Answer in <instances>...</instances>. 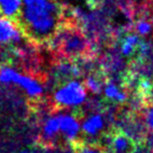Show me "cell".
<instances>
[{
    "label": "cell",
    "instance_id": "6da1fadb",
    "mask_svg": "<svg viewBox=\"0 0 153 153\" xmlns=\"http://www.w3.org/2000/svg\"><path fill=\"white\" fill-rule=\"evenodd\" d=\"M64 8L55 0H22L17 19L23 33L32 42H48L59 28Z\"/></svg>",
    "mask_w": 153,
    "mask_h": 153
},
{
    "label": "cell",
    "instance_id": "7a4b0ae2",
    "mask_svg": "<svg viewBox=\"0 0 153 153\" xmlns=\"http://www.w3.org/2000/svg\"><path fill=\"white\" fill-rule=\"evenodd\" d=\"M48 44L51 50L69 59H88L96 55L90 39L72 18L62 21Z\"/></svg>",
    "mask_w": 153,
    "mask_h": 153
},
{
    "label": "cell",
    "instance_id": "3957f363",
    "mask_svg": "<svg viewBox=\"0 0 153 153\" xmlns=\"http://www.w3.org/2000/svg\"><path fill=\"white\" fill-rule=\"evenodd\" d=\"M87 99V90L83 83L77 80H69L62 82L54 92L53 101L62 108L78 107Z\"/></svg>",
    "mask_w": 153,
    "mask_h": 153
},
{
    "label": "cell",
    "instance_id": "277c9868",
    "mask_svg": "<svg viewBox=\"0 0 153 153\" xmlns=\"http://www.w3.org/2000/svg\"><path fill=\"white\" fill-rule=\"evenodd\" d=\"M105 153H137V142L121 129H114L102 137Z\"/></svg>",
    "mask_w": 153,
    "mask_h": 153
},
{
    "label": "cell",
    "instance_id": "5b68a950",
    "mask_svg": "<svg viewBox=\"0 0 153 153\" xmlns=\"http://www.w3.org/2000/svg\"><path fill=\"white\" fill-rule=\"evenodd\" d=\"M24 33L16 20L0 15V46L21 42Z\"/></svg>",
    "mask_w": 153,
    "mask_h": 153
},
{
    "label": "cell",
    "instance_id": "8992f818",
    "mask_svg": "<svg viewBox=\"0 0 153 153\" xmlns=\"http://www.w3.org/2000/svg\"><path fill=\"white\" fill-rule=\"evenodd\" d=\"M59 121V131L62 133L65 139L71 143H75L80 131V123L78 117L73 114L62 113L56 116Z\"/></svg>",
    "mask_w": 153,
    "mask_h": 153
},
{
    "label": "cell",
    "instance_id": "52a82bcc",
    "mask_svg": "<svg viewBox=\"0 0 153 153\" xmlns=\"http://www.w3.org/2000/svg\"><path fill=\"white\" fill-rule=\"evenodd\" d=\"M108 78V75L103 70L102 67L96 66L87 74L83 85H85V90H89L94 94H100L106 85Z\"/></svg>",
    "mask_w": 153,
    "mask_h": 153
},
{
    "label": "cell",
    "instance_id": "ba28073f",
    "mask_svg": "<svg viewBox=\"0 0 153 153\" xmlns=\"http://www.w3.org/2000/svg\"><path fill=\"white\" fill-rule=\"evenodd\" d=\"M13 85H18L24 90L27 96L30 98H39L44 92V87L38 79L33 78L30 75L28 76L20 72H18V74L16 75Z\"/></svg>",
    "mask_w": 153,
    "mask_h": 153
},
{
    "label": "cell",
    "instance_id": "9c48e42d",
    "mask_svg": "<svg viewBox=\"0 0 153 153\" xmlns=\"http://www.w3.org/2000/svg\"><path fill=\"white\" fill-rule=\"evenodd\" d=\"M104 118L101 114H94L88 117L81 125L82 132L88 137H96L104 128Z\"/></svg>",
    "mask_w": 153,
    "mask_h": 153
},
{
    "label": "cell",
    "instance_id": "30bf717a",
    "mask_svg": "<svg viewBox=\"0 0 153 153\" xmlns=\"http://www.w3.org/2000/svg\"><path fill=\"white\" fill-rule=\"evenodd\" d=\"M22 7V0H0V15L16 20Z\"/></svg>",
    "mask_w": 153,
    "mask_h": 153
},
{
    "label": "cell",
    "instance_id": "8fae6325",
    "mask_svg": "<svg viewBox=\"0 0 153 153\" xmlns=\"http://www.w3.org/2000/svg\"><path fill=\"white\" fill-rule=\"evenodd\" d=\"M59 132V121L56 116H51L46 119L42 128V137L44 141L51 142L56 137Z\"/></svg>",
    "mask_w": 153,
    "mask_h": 153
},
{
    "label": "cell",
    "instance_id": "7c38bea8",
    "mask_svg": "<svg viewBox=\"0 0 153 153\" xmlns=\"http://www.w3.org/2000/svg\"><path fill=\"white\" fill-rule=\"evenodd\" d=\"M143 117L145 126L150 132H153V99L143 105Z\"/></svg>",
    "mask_w": 153,
    "mask_h": 153
},
{
    "label": "cell",
    "instance_id": "4fadbf2b",
    "mask_svg": "<svg viewBox=\"0 0 153 153\" xmlns=\"http://www.w3.org/2000/svg\"><path fill=\"white\" fill-rule=\"evenodd\" d=\"M153 21L146 17H142L135 23V30L139 33V36H145L151 31L153 27Z\"/></svg>",
    "mask_w": 153,
    "mask_h": 153
},
{
    "label": "cell",
    "instance_id": "5bb4252c",
    "mask_svg": "<svg viewBox=\"0 0 153 153\" xmlns=\"http://www.w3.org/2000/svg\"><path fill=\"white\" fill-rule=\"evenodd\" d=\"M75 147L78 150V153H105L104 150L101 147L94 145H89V146H81L79 143H75Z\"/></svg>",
    "mask_w": 153,
    "mask_h": 153
},
{
    "label": "cell",
    "instance_id": "9a60e30c",
    "mask_svg": "<svg viewBox=\"0 0 153 153\" xmlns=\"http://www.w3.org/2000/svg\"><path fill=\"white\" fill-rule=\"evenodd\" d=\"M105 1H106V0H85L88 6L93 10L101 8L103 5H104Z\"/></svg>",
    "mask_w": 153,
    "mask_h": 153
},
{
    "label": "cell",
    "instance_id": "2e32d148",
    "mask_svg": "<svg viewBox=\"0 0 153 153\" xmlns=\"http://www.w3.org/2000/svg\"><path fill=\"white\" fill-rule=\"evenodd\" d=\"M19 153H36V152L32 151V150H30V149H24V150H22V151H20Z\"/></svg>",
    "mask_w": 153,
    "mask_h": 153
}]
</instances>
